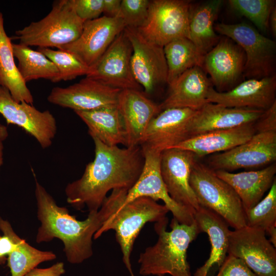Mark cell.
I'll list each match as a JSON object with an SVG mask.
<instances>
[{"label": "cell", "mask_w": 276, "mask_h": 276, "mask_svg": "<svg viewBox=\"0 0 276 276\" xmlns=\"http://www.w3.org/2000/svg\"><path fill=\"white\" fill-rule=\"evenodd\" d=\"M93 140L94 159L86 165L82 176L68 183L65 189L67 203L78 210L86 206L89 212L100 209L109 191L130 190L139 178L144 164L140 146L121 148Z\"/></svg>", "instance_id": "1"}, {"label": "cell", "mask_w": 276, "mask_h": 276, "mask_svg": "<svg viewBox=\"0 0 276 276\" xmlns=\"http://www.w3.org/2000/svg\"><path fill=\"white\" fill-rule=\"evenodd\" d=\"M35 195L37 218L41 223L36 237V242H47L60 239L64 245L67 261L80 264L93 255V238L103 223L123 202L120 191L112 190L97 212H89L83 221L71 215L68 210L57 205L53 197L37 180Z\"/></svg>", "instance_id": "2"}, {"label": "cell", "mask_w": 276, "mask_h": 276, "mask_svg": "<svg viewBox=\"0 0 276 276\" xmlns=\"http://www.w3.org/2000/svg\"><path fill=\"white\" fill-rule=\"evenodd\" d=\"M168 223L167 217L155 223L158 239L154 245L146 248L140 255L141 275L191 276L187 250L201 232L195 221L187 225L173 218L171 231H166Z\"/></svg>", "instance_id": "3"}, {"label": "cell", "mask_w": 276, "mask_h": 276, "mask_svg": "<svg viewBox=\"0 0 276 276\" xmlns=\"http://www.w3.org/2000/svg\"><path fill=\"white\" fill-rule=\"evenodd\" d=\"M123 203L103 223L94 235V239H98L109 230H114L122 252L123 262L130 276H134L130 256L135 239L146 223L163 220L169 211L165 204H158L147 197H138Z\"/></svg>", "instance_id": "4"}, {"label": "cell", "mask_w": 276, "mask_h": 276, "mask_svg": "<svg viewBox=\"0 0 276 276\" xmlns=\"http://www.w3.org/2000/svg\"><path fill=\"white\" fill-rule=\"evenodd\" d=\"M190 185L199 206L218 214L234 229L246 226L244 208L238 195L207 165L195 161Z\"/></svg>", "instance_id": "5"}, {"label": "cell", "mask_w": 276, "mask_h": 276, "mask_svg": "<svg viewBox=\"0 0 276 276\" xmlns=\"http://www.w3.org/2000/svg\"><path fill=\"white\" fill-rule=\"evenodd\" d=\"M84 22L76 14L69 0L59 1L54 3L46 16L17 30L13 38L28 47L58 49L80 36Z\"/></svg>", "instance_id": "6"}, {"label": "cell", "mask_w": 276, "mask_h": 276, "mask_svg": "<svg viewBox=\"0 0 276 276\" xmlns=\"http://www.w3.org/2000/svg\"><path fill=\"white\" fill-rule=\"evenodd\" d=\"M214 29L243 50L245 56V78L259 79L275 75L276 44L273 40L244 22L220 23L215 25Z\"/></svg>", "instance_id": "7"}, {"label": "cell", "mask_w": 276, "mask_h": 276, "mask_svg": "<svg viewBox=\"0 0 276 276\" xmlns=\"http://www.w3.org/2000/svg\"><path fill=\"white\" fill-rule=\"evenodd\" d=\"M192 7L190 1H150L147 18L136 29L146 39L163 47L175 39L189 38Z\"/></svg>", "instance_id": "8"}, {"label": "cell", "mask_w": 276, "mask_h": 276, "mask_svg": "<svg viewBox=\"0 0 276 276\" xmlns=\"http://www.w3.org/2000/svg\"><path fill=\"white\" fill-rule=\"evenodd\" d=\"M124 31L132 48L133 76L145 94H151L167 84L168 69L163 47L146 39L135 28L125 27Z\"/></svg>", "instance_id": "9"}, {"label": "cell", "mask_w": 276, "mask_h": 276, "mask_svg": "<svg viewBox=\"0 0 276 276\" xmlns=\"http://www.w3.org/2000/svg\"><path fill=\"white\" fill-rule=\"evenodd\" d=\"M227 254L242 260L257 276H276V249L261 229L230 231Z\"/></svg>", "instance_id": "10"}, {"label": "cell", "mask_w": 276, "mask_h": 276, "mask_svg": "<svg viewBox=\"0 0 276 276\" xmlns=\"http://www.w3.org/2000/svg\"><path fill=\"white\" fill-rule=\"evenodd\" d=\"M276 159V132L256 133L249 140L227 151L212 154L208 166L228 172L269 165Z\"/></svg>", "instance_id": "11"}, {"label": "cell", "mask_w": 276, "mask_h": 276, "mask_svg": "<svg viewBox=\"0 0 276 276\" xmlns=\"http://www.w3.org/2000/svg\"><path fill=\"white\" fill-rule=\"evenodd\" d=\"M131 44L124 30L118 35L86 77L121 90L142 91L131 68Z\"/></svg>", "instance_id": "12"}, {"label": "cell", "mask_w": 276, "mask_h": 276, "mask_svg": "<svg viewBox=\"0 0 276 276\" xmlns=\"http://www.w3.org/2000/svg\"><path fill=\"white\" fill-rule=\"evenodd\" d=\"M196 160L193 152L173 148L162 152L160 164L161 175L171 198L194 214L200 206L190 186V177Z\"/></svg>", "instance_id": "13"}, {"label": "cell", "mask_w": 276, "mask_h": 276, "mask_svg": "<svg viewBox=\"0 0 276 276\" xmlns=\"http://www.w3.org/2000/svg\"><path fill=\"white\" fill-rule=\"evenodd\" d=\"M0 114L8 124L17 125L32 135L42 148L52 145L57 126L49 110L41 111L26 102H17L6 89L0 94Z\"/></svg>", "instance_id": "14"}, {"label": "cell", "mask_w": 276, "mask_h": 276, "mask_svg": "<svg viewBox=\"0 0 276 276\" xmlns=\"http://www.w3.org/2000/svg\"><path fill=\"white\" fill-rule=\"evenodd\" d=\"M144 164L142 173L134 185L128 190L123 203L140 197L155 201L161 200L180 223L190 225L195 221V214L175 202L169 195L160 173L161 153L154 151L143 152Z\"/></svg>", "instance_id": "15"}, {"label": "cell", "mask_w": 276, "mask_h": 276, "mask_svg": "<svg viewBox=\"0 0 276 276\" xmlns=\"http://www.w3.org/2000/svg\"><path fill=\"white\" fill-rule=\"evenodd\" d=\"M197 110L170 108L162 110L149 124L140 143L143 152H162L189 138V126Z\"/></svg>", "instance_id": "16"}, {"label": "cell", "mask_w": 276, "mask_h": 276, "mask_svg": "<svg viewBox=\"0 0 276 276\" xmlns=\"http://www.w3.org/2000/svg\"><path fill=\"white\" fill-rule=\"evenodd\" d=\"M125 28L123 20L118 17L109 18L103 15L86 21L80 36L74 41L58 50L75 54L86 65L91 67Z\"/></svg>", "instance_id": "17"}, {"label": "cell", "mask_w": 276, "mask_h": 276, "mask_svg": "<svg viewBox=\"0 0 276 276\" xmlns=\"http://www.w3.org/2000/svg\"><path fill=\"white\" fill-rule=\"evenodd\" d=\"M121 90L86 77L66 87H54L47 100L50 103L74 111H90L117 105Z\"/></svg>", "instance_id": "18"}, {"label": "cell", "mask_w": 276, "mask_h": 276, "mask_svg": "<svg viewBox=\"0 0 276 276\" xmlns=\"http://www.w3.org/2000/svg\"><path fill=\"white\" fill-rule=\"evenodd\" d=\"M275 91V75L248 79L226 91H218L211 86L207 101L227 107L265 110L276 102Z\"/></svg>", "instance_id": "19"}, {"label": "cell", "mask_w": 276, "mask_h": 276, "mask_svg": "<svg viewBox=\"0 0 276 276\" xmlns=\"http://www.w3.org/2000/svg\"><path fill=\"white\" fill-rule=\"evenodd\" d=\"M245 56L243 50L231 39H219L204 57L202 68L210 76L220 91L232 86L243 76Z\"/></svg>", "instance_id": "20"}, {"label": "cell", "mask_w": 276, "mask_h": 276, "mask_svg": "<svg viewBox=\"0 0 276 276\" xmlns=\"http://www.w3.org/2000/svg\"><path fill=\"white\" fill-rule=\"evenodd\" d=\"M117 107L125 129L126 147L140 146L151 120L162 110L142 91L125 89L120 91Z\"/></svg>", "instance_id": "21"}, {"label": "cell", "mask_w": 276, "mask_h": 276, "mask_svg": "<svg viewBox=\"0 0 276 276\" xmlns=\"http://www.w3.org/2000/svg\"><path fill=\"white\" fill-rule=\"evenodd\" d=\"M264 110L232 108L207 103L196 112L189 126V138L217 130L232 129L254 124Z\"/></svg>", "instance_id": "22"}, {"label": "cell", "mask_w": 276, "mask_h": 276, "mask_svg": "<svg viewBox=\"0 0 276 276\" xmlns=\"http://www.w3.org/2000/svg\"><path fill=\"white\" fill-rule=\"evenodd\" d=\"M211 82L199 66L183 73L170 86L165 99L159 105L161 110L170 108L198 110L206 103Z\"/></svg>", "instance_id": "23"}, {"label": "cell", "mask_w": 276, "mask_h": 276, "mask_svg": "<svg viewBox=\"0 0 276 276\" xmlns=\"http://www.w3.org/2000/svg\"><path fill=\"white\" fill-rule=\"evenodd\" d=\"M214 172L235 190L244 210L249 209L258 203L271 188L275 179L276 165L273 163L261 170L239 173L223 170Z\"/></svg>", "instance_id": "24"}, {"label": "cell", "mask_w": 276, "mask_h": 276, "mask_svg": "<svg viewBox=\"0 0 276 276\" xmlns=\"http://www.w3.org/2000/svg\"><path fill=\"white\" fill-rule=\"evenodd\" d=\"M254 124L193 136L174 148L190 151L196 157L224 152L249 140L256 133Z\"/></svg>", "instance_id": "25"}, {"label": "cell", "mask_w": 276, "mask_h": 276, "mask_svg": "<svg viewBox=\"0 0 276 276\" xmlns=\"http://www.w3.org/2000/svg\"><path fill=\"white\" fill-rule=\"evenodd\" d=\"M194 218L201 233L204 232L209 236L211 251L209 259L193 276H208L210 269L215 264L220 267L227 256L231 230L222 217L201 206L196 211Z\"/></svg>", "instance_id": "26"}, {"label": "cell", "mask_w": 276, "mask_h": 276, "mask_svg": "<svg viewBox=\"0 0 276 276\" xmlns=\"http://www.w3.org/2000/svg\"><path fill=\"white\" fill-rule=\"evenodd\" d=\"M86 124L88 134L108 146H126L124 125L117 105L90 111H74Z\"/></svg>", "instance_id": "27"}, {"label": "cell", "mask_w": 276, "mask_h": 276, "mask_svg": "<svg viewBox=\"0 0 276 276\" xmlns=\"http://www.w3.org/2000/svg\"><path fill=\"white\" fill-rule=\"evenodd\" d=\"M221 0H211L193 6L189 26V39L204 58L219 40L214 22L222 4Z\"/></svg>", "instance_id": "28"}, {"label": "cell", "mask_w": 276, "mask_h": 276, "mask_svg": "<svg viewBox=\"0 0 276 276\" xmlns=\"http://www.w3.org/2000/svg\"><path fill=\"white\" fill-rule=\"evenodd\" d=\"M0 85L7 89L17 102L32 105L33 96L21 78L14 61L11 38L7 34L0 11Z\"/></svg>", "instance_id": "29"}, {"label": "cell", "mask_w": 276, "mask_h": 276, "mask_svg": "<svg viewBox=\"0 0 276 276\" xmlns=\"http://www.w3.org/2000/svg\"><path fill=\"white\" fill-rule=\"evenodd\" d=\"M12 48L14 57L18 62V70L26 83L40 78L60 81L56 66L42 53L20 43H12Z\"/></svg>", "instance_id": "30"}, {"label": "cell", "mask_w": 276, "mask_h": 276, "mask_svg": "<svg viewBox=\"0 0 276 276\" xmlns=\"http://www.w3.org/2000/svg\"><path fill=\"white\" fill-rule=\"evenodd\" d=\"M163 49L167 65V84L169 87L190 68L195 66L202 68L203 57L187 37L175 39L166 44Z\"/></svg>", "instance_id": "31"}, {"label": "cell", "mask_w": 276, "mask_h": 276, "mask_svg": "<svg viewBox=\"0 0 276 276\" xmlns=\"http://www.w3.org/2000/svg\"><path fill=\"white\" fill-rule=\"evenodd\" d=\"M56 258L53 252L37 249L19 237L7 260L11 276H25L40 263Z\"/></svg>", "instance_id": "32"}, {"label": "cell", "mask_w": 276, "mask_h": 276, "mask_svg": "<svg viewBox=\"0 0 276 276\" xmlns=\"http://www.w3.org/2000/svg\"><path fill=\"white\" fill-rule=\"evenodd\" d=\"M244 211L246 226L263 229L265 233L276 227V179L266 196Z\"/></svg>", "instance_id": "33"}, {"label": "cell", "mask_w": 276, "mask_h": 276, "mask_svg": "<svg viewBox=\"0 0 276 276\" xmlns=\"http://www.w3.org/2000/svg\"><path fill=\"white\" fill-rule=\"evenodd\" d=\"M37 51L54 63L59 73L60 81L72 80L82 75L86 76L90 71V67L72 53L51 48H38Z\"/></svg>", "instance_id": "34"}, {"label": "cell", "mask_w": 276, "mask_h": 276, "mask_svg": "<svg viewBox=\"0 0 276 276\" xmlns=\"http://www.w3.org/2000/svg\"><path fill=\"white\" fill-rule=\"evenodd\" d=\"M273 0H229L231 8L239 14L252 21L258 29L266 33L268 29V20L275 7Z\"/></svg>", "instance_id": "35"}, {"label": "cell", "mask_w": 276, "mask_h": 276, "mask_svg": "<svg viewBox=\"0 0 276 276\" xmlns=\"http://www.w3.org/2000/svg\"><path fill=\"white\" fill-rule=\"evenodd\" d=\"M150 1L122 0L118 18L123 20L125 27L137 29L146 21Z\"/></svg>", "instance_id": "36"}, {"label": "cell", "mask_w": 276, "mask_h": 276, "mask_svg": "<svg viewBox=\"0 0 276 276\" xmlns=\"http://www.w3.org/2000/svg\"><path fill=\"white\" fill-rule=\"evenodd\" d=\"M77 15L84 22L100 17L103 13V0H69Z\"/></svg>", "instance_id": "37"}, {"label": "cell", "mask_w": 276, "mask_h": 276, "mask_svg": "<svg viewBox=\"0 0 276 276\" xmlns=\"http://www.w3.org/2000/svg\"><path fill=\"white\" fill-rule=\"evenodd\" d=\"M216 276H257L241 259L228 255Z\"/></svg>", "instance_id": "38"}, {"label": "cell", "mask_w": 276, "mask_h": 276, "mask_svg": "<svg viewBox=\"0 0 276 276\" xmlns=\"http://www.w3.org/2000/svg\"><path fill=\"white\" fill-rule=\"evenodd\" d=\"M256 133L276 132V102L254 123Z\"/></svg>", "instance_id": "39"}, {"label": "cell", "mask_w": 276, "mask_h": 276, "mask_svg": "<svg viewBox=\"0 0 276 276\" xmlns=\"http://www.w3.org/2000/svg\"><path fill=\"white\" fill-rule=\"evenodd\" d=\"M65 272L64 263L57 262L48 268H35L25 276H62Z\"/></svg>", "instance_id": "40"}, {"label": "cell", "mask_w": 276, "mask_h": 276, "mask_svg": "<svg viewBox=\"0 0 276 276\" xmlns=\"http://www.w3.org/2000/svg\"><path fill=\"white\" fill-rule=\"evenodd\" d=\"M103 13L104 16L109 18H117L118 16L121 1L103 0Z\"/></svg>", "instance_id": "41"}, {"label": "cell", "mask_w": 276, "mask_h": 276, "mask_svg": "<svg viewBox=\"0 0 276 276\" xmlns=\"http://www.w3.org/2000/svg\"><path fill=\"white\" fill-rule=\"evenodd\" d=\"M268 27L273 36L276 35V8L272 9L269 17Z\"/></svg>", "instance_id": "42"}, {"label": "cell", "mask_w": 276, "mask_h": 276, "mask_svg": "<svg viewBox=\"0 0 276 276\" xmlns=\"http://www.w3.org/2000/svg\"><path fill=\"white\" fill-rule=\"evenodd\" d=\"M268 234L270 237L269 241L273 245V246L276 247V227H274L269 229L266 232V234Z\"/></svg>", "instance_id": "43"}, {"label": "cell", "mask_w": 276, "mask_h": 276, "mask_svg": "<svg viewBox=\"0 0 276 276\" xmlns=\"http://www.w3.org/2000/svg\"><path fill=\"white\" fill-rule=\"evenodd\" d=\"M8 134L7 127L0 124V141L3 142L5 141L8 137Z\"/></svg>", "instance_id": "44"}, {"label": "cell", "mask_w": 276, "mask_h": 276, "mask_svg": "<svg viewBox=\"0 0 276 276\" xmlns=\"http://www.w3.org/2000/svg\"><path fill=\"white\" fill-rule=\"evenodd\" d=\"M4 163V144L3 142L0 141V172L1 167Z\"/></svg>", "instance_id": "45"}, {"label": "cell", "mask_w": 276, "mask_h": 276, "mask_svg": "<svg viewBox=\"0 0 276 276\" xmlns=\"http://www.w3.org/2000/svg\"><path fill=\"white\" fill-rule=\"evenodd\" d=\"M5 89H6V88L3 87L2 86H1L0 85V94L2 93L3 91H4Z\"/></svg>", "instance_id": "46"}, {"label": "cell", "mask_w": 276, "mask_h": 276, "mask_svg": "<svg viewBox=\"0 0 276 276\" xmlns=\"http://www.w3.org/2000/svg\"><path fill=\"white\" fill-rule=\"evenodd\" d=\"M3 264H4V263H3L2 261H0V265H2Z\"/></svg>", "instance_id": "47"}]
</instances>
